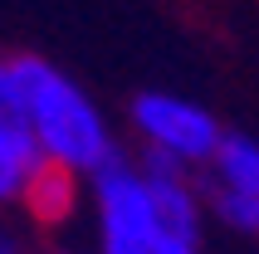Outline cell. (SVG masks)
I'll use <instances>...</instances> for the list:
<instances>
[{"mask_svg": "<svg viewBox=\"0 0 259 254\" xmlns=\"http://www.w3.org/2000/svg\"><path fill=\"white\" fill-rule=\"evenodd\" d=\"M0 98L25 117L29 137L44 152V166L93 181L108 161H117L108 117L64 69H54L34 54L0 59Z\"/></svg>", "mask_w": 259, "mask_h": 254, "instance_id": "obj_1", "label": "cell"}, {"mask_svg": "<svg viewBox=\"0 0 259 254\" xmlns=\"http://www.w3.org/2000/svg\"><path fill=\"white\" fill-rule=\"evenodd\" d=\"M93 215H98V254H157L166 240L142 166L122 156L93 176Z\"/></svg>", "mask_w": 259, "mask_h": 254, "instance_id": "obj_2", "label": "cell"}, {"mask_svg": "<svg viewBox=\"0 0 259 254\" xmlns=\"http://www.w3.org/2000/svg\"><path fill=\"white\" fill-rule=\"evenodd\" d=\"M132 132L142 137L147 156L176 161V166H210L225 127L205 113L201 103L176 98V93H137L132 98Z\"/></svg>", "mask_w": 259, "mask_h": 254, "instance_id": "obj_3", "label": "cell"}, {"mask_svg": "<svg viewBox=\"0 0 259 254\" xmlns=\"http://www.w3.org/2000/svg\"><path fill=\"white\" fill-rule=\"evenodd\" d=\"M137 166L152 186L161 235L166 240H201V186H196V176L186 166H176V161H161V156H147V152Z\"/></svg>", "mask_w": 259, "mask_h": 254, "instance_id": "obj_4", "label": "cell"}, {"mask_svg": "<svg viewBox=\"0 0 259 254\" xmlns=\"http://www.w3.org/2000/svg\"><path fill=\"white\" fill-rule=\"evenodd\" d=\"M44 171V152L39 142L29 137L25 117L15 113L10 103L0 98V205L10 200H25L29 181Z\"/></svg>", "mask_w": 259, "mask_h": 254, "instance_id": "obj_5", "label": "cell"}, {"mask_svg": "<svg viewBox=\"0 0 259 254\" xmlns=\"http://www.w3.org/2000/svg\"><path fill=\"white\" fill-rule=\"evenodd\" d=\"M210 191H230V196L259 200V142L245 132H225L210 156Z\"/></svg>", "mask_w": 259, "mask_h": 254, "instance_id": "obj_6", "label": "cell"}, {"mask_svg": "<svg viewBox=\"0 0 259 254\" xmlns=\"http://www.w3.org/2000/svg\"><path fill=\"white\" fill-rule=\"evenodd\" d=\"M25 205H29V215H34L39 225H64V220L78 210V176H69V171H59V166H44L39 176L29 181Z\"/></svg>", "mask_w": 259, "mask_h": 254, "instance_id": "obj_7", "label": "cell"}, {"mask_svg": "<svg viewBox=\"0 0 259 254\" xmlns=\"http://www.w3.org/2000/svg\"><path fill=\"white\" fill-rule=\"evenodd\" d=\"M210 210L235 230H259V200L249 196H230V191H210Z\"/></svg>", "mask_w": 259, "mask_h": 254, "instance_id": "obj_8", "label": "cell"}, {"mask_svg": "<svg viewBox=\"0 0 259 254\" xmlns=\"http://www.w3.org/2000/svg\"><path fill=\"white\" fill-rule=\"evenodd\" d=\"M157 254H201V240H161Z\"/></svg>", "mask_w": 259, "mask_h": 254, "instance_id": "obj_9", "label": "cell"}, {"mask_svg": "<svg viewBox=\"0 0 259 254\" xmlns=\"http://www.w3.org/2000/svg\"><path fill=\"white\" fill-rule=\"evenodd\" d=\"M0 254H20V249H15V244H5V240H0Z\"/></svg>", "mask_w": 259, "mask_h": 254, "instance_id": "obj_10", "label": "cell"}, {"mask_svg": "<svg viewBox=\"0 0 259 254\" xmlns=\"http://www.w3.org/2000/svg\"><path fill=\"white\" fill-rule=\"evenodd\" d=\"M59 254H73V249H59Z\"/></svg>", "mask_w": 259, "mask_h": 254, "instance_id": "obj_11", "label": "cell"}]
</instances>
